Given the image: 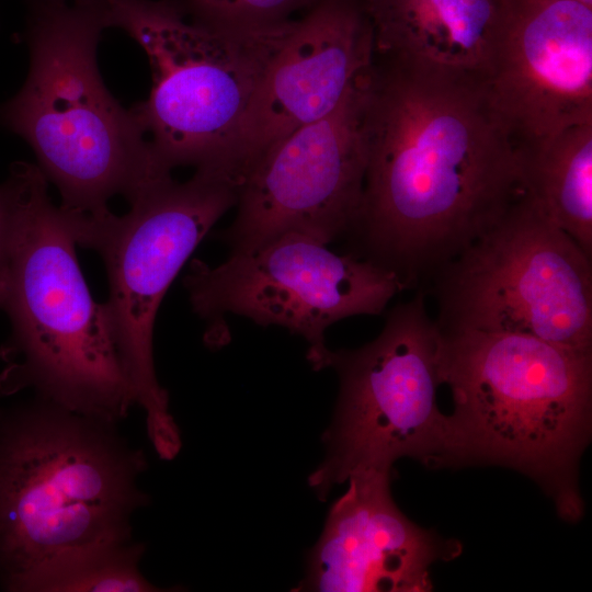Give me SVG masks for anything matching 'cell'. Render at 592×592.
Listing matches in <instances>:
<instances>
[{"instance_id": "cell-1", "label": "cell", "mask_w": 592, "mask_h": 592, "mask_svg": "<svg viewBox=\"0 0 592 592\" xmlns=\"http://www.w3.org/2000/svg\"><path fill=\"white\" fill-rule=\"evenodd\" d=\"M367 164L354 231L362 258L418 284L523 194L515 146L480 73L374 56Z\"/></svg>"}, {"instance_id": "cell-2", "label": "cell", "mask_w": 592, "mask_h": 592, "mask_svg": "<svg viewBox=\"0 0 592 592\" xmlns=\"http://www.w3.org/2000/svg\"><path fill=\"white\" fill-rule=\"evenodd\" d=\"M26 79L0 104V126L23 138L60 194L59 208L81 247L93 246L114 214L170 175L133 115L106 89L96 50L107 29L100 0H31Z\"/></svg>"}, {"instance_id": "cell-3", "label": "cell", "mask_w": 592, "mask_h": 592, "mask_svg": "<svg viewBox=\"0 0 592 592\" xmlns=\"http://www.w3.org/2000/svg\"><path fill=\"white\" fill-rule=\"evenodd\" d=\"M439 374L454 405L442 467L514 469L542 488L562 520H580L592 352L520 333L440 331Z\"/></svg>"}, {"instance_id": "cell-4", "label": "cell", "mask_w": 592, "mask_h": 592, "mask_svg": "<svg viewBox=\"0 0 592 592\" xmlns=\"http://www.w3.org/2000/svg\"><path fill=\"white\" fill-rule=\"evenodd\" d=\"M0 429V570L12 591H33L60 563L128 542L141 455L104 423L50 403Z\"/></svg>"}, {"instance_id": "cell-5", "label": "cell", "mask_w": 592, "mask_h": 592, "mask_svg": "<svg viewBox=\"0 0 592 592\" xmlns=\"http://www.w3.org/2000/svg\"><path fill=\"white\" fill-rule=\"evenodd\" d=\"M0 291L11 333L0 350V391L36 389L52 405L110 423L135 392L104 308L86 283L77 242L48 181L31 164Z\"/></svg>"}, {"instance_id": "cell-6", "label": "cell", "mask_w": 592, "mask_h": 592, "mask_svg": "<svg viewBox=\"0 0 592 592\" xmlns=\"http://www.w3.org/2000/svg\"><path fill=\"white\" fill-rule=\"evenodd\" d=\"M106 27L146 53L152 87L130 111L168 171H216L295 20L255 27L192 15L182 0H100Z\"/></svg>"}, {"instance_id": "cell-7", "label": "cell", "mask_w": 592, "mask_h": 592, "mask_svg": "<svg viewBox=\"0 0 592 592\" xmlns=\"http://www.w3.org/2000/svg\"><path fill=\"white\" fill-rule=\"evenodd\" d=\"M440 331L423 291L387 315L380 333L354 350H328L320 369L333 368L340 390L323 433L326 456L308 485L320 500L349 478L391 474L410 457L442 467L446 414L436 402Z\"/></svg>"}, {"instance_id": "cell-8", "label": "cell", "mask_w": 592, "mask_h": 592, "mask_svg": "<svg viewBox=\"0 0 592 592\" xmlns=\"http://www.w3.org/2000/svg\"><path fill=\"white\" fill-rule=\"evenodd\" d=\"M433 278L440 331L520 333L592 352L591 258L525 191Z\"/></svg>"}, {"instance_id": "cell-9", "label": "cell", "mask_w": 592, "mask_h": 592, "mask_svg": "<svg viewBox=\"0 0 592 592\" xmlns=\"http://www.w3.org/2000/svg\"><path fill=\"white\" fill-rule=\"evenodd\" d=\"M239 186L216 171L196 169L185 182L170 175L144 187L129 212L114 216L94 247L105 264L107 321L147 415L149 439L161 458L181 448L179 429L158 383L152 351L159 305L171 282L212 226L237 204Z\"/></svg>"}, {"instance_id": "cell-10", "label": "cell", "mask_w": 592, "mask_h": 592, "mask_svg": "<svg viewBox=\"0 0 592 592\" xmlns=\"http://www.w3.org/2000/svg\"><path fill=\"white\" fill-rule=\"evenodd\" d=\"M183 284L193 310L217 322L225 314L262 326H280L309 343L315 371L328 352L325 331L356 315H379L407 288L394 271L353 254H338L327 243L286 232L210 266L195 260Z\"/></svg>"}, {"instance_id": "cell-11", "label": "cell", "mask_w": 592, "mask_h": 592, "mask_svg": "<svg viewBox=\"0 0 592 592\" xmlns=\"http://www.w3.org/2000/svg\"><path fill=\"white\" fill-rule=\"evenodd\" d=\"M371 66L331 113L276 143L249 169L236 219L220 235L231 252L286 232L329 243L354 229L367 164Z\"/></svg>"}, {"instance_id": "cell-12", "label": "cell", "mask_w": 592, "mask_h": 592, "mask_svg": "<svg viewBox=\"0 0 592 592\" xmlns=\"http://www.w3.org/2000/svg\"><path fill=\"white\" fill-rule=\"evenodd\" d=\"M374 56L365 0H320L295 20L217 171L240 187L252 164L272 146L331 113Z\"/></svg>"}, {"instance_id": "cell-13", "label": "cell", "mask_w": 592, "mask_h": 592, "mask_svg": "<svg viewBox=\"0 0 592 592\" xmlns=\"http://www.w3.org/2000/svg\"><path fill=\"white\" fill-rule=\"evenodd\" d=\"M483 79L516 151L592 123V8L576 0H506Z\"/></svg>"}, {"instance_id": "cell-14", "label": "cell", "mask_w": 592, "mask_h": 592, "mask_svg": "<svg viewBox=\"0 0 592 592\" xmlns=\"http://www.w3.org/2000/svg\"><path fill=\"white\" fill-rule=\"evenodd\" d=\"M391 474H362L328 512L307 556L301 592H428L431 566L460 544L410 521L390 493Z\"/></svg>"}, {"instance_id": "cell-15", "label": "cell", "mask_w": 592, "mask_h": 592, "mask_svg": "<svg viewBox=\"0 0 592 592\" xmlns=\"http://www.w3.org/2000/svg\"><path fill=\"white\" fill-rule=\"evenodd\" d=\"M375 54L486 75L506 0H365Z\"/></svg>"}, {"instance_id": "cell-16", "label": "cell", "mask_w": 592, "mask_h": 592, "mask_svg": "<svg viewBox=\"0 0 592 592\" xmlns=\"http://www.w3.org/2000/svg\"><path fill=\"white\" fill-rule=\"evenodd\" d=\"M516 155L524 191L592 258V123Z\"/></svg>"}, {"instance_id": "cell-17", "label": "cell", "mask_w": 592, "mask_h": 592, "mask_svg": "<svg viewBox=\"0 0 592 592\" xmlns=\"http://www.w3.org/2000/svg\"><path fill=\"white\" fill-rule=\"evenodd\" d=\"M143 550L125 542L79 555L44 574L33 591H157L138 569Z\"/></svg>"}, {"instance_id": "cell-18", "label": "cell", "mask_w": 592, "mask_h": 592, "mask_svg": "<svg viewBox=\"0 0 592 592\" xmlns=\"http://www.w3.org/2000/svg\"><path fill=\"white\" fill-rule=\"evenodd\" d=\"M320 0H182L185 9L205 21L239 27L273 25L308 11Z\"/></svg>"}, {"instance_id": "cell-19", "label": "cell", "mask_w": 592, "mask_h": 592, "mask_svg": "<svg viewBox=\"0 0 592 592\" xmlns=\"http://www.w3.org/2000/svg\"><path fill=\"white\" fill-rule=\"evenodd\" d=\"M30 164L14 162L9 177L0 184V291L18 228Z\"/></svg>"}, {"instance_id": "cell-20", "label": "cell", "mask_w": 592, "mask_h": 592, "mask_svg": "<svg viewBox=\"0 0 592 592\" xmlns=\"http://www.w3.org/2000/svg\"><path fill=\"white\" fill-rule=\"evenodd\" d=\"M576 1H579L588 7H591L592 8V0H576Z\"/></svg>"}]
</instances>
